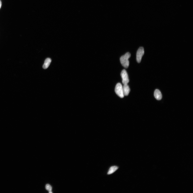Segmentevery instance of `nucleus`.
Segmentation results:
<instances>
[{
	"instance_id": "nucleus-1",
	"label": "nucleus",
	"mask_w": 193,
	"mask_h": 193,
	"mask_svg": "<svg viewBox=\"0 0 193 193\" xmlns=\"http://www.w3.org/2000/svg\"><path fill=\"white\" fill-rule=\"evenodd\" d=\"M131 57V54L129 52H127L120 58V60L122 65L126 68H128L129 65L128 59Z\"/></svg>"
},
{
	"instance_id": "nucleus-2",
	"label": "nucleus",
	"mask_w": 193,
	"mask_h": 193,
	"mask_svg": "<svg viewBox=\"0 0 193 193\" xmlns=\"http://www.w3.org/2000/svg\"><path fill=\"white\" fill-rule=\"evenodd\" d=\"M115 91L116 94L120 97L123 98L124 97L123 86L121 83H118L117 84L115 87Z\"/></svg>"
},
{
	"instance_id": "nucleus-3",
	"label": "nucleus",
	"mask_w": 193,
	"mask_h": 193,
	"mask_svg": "<svg viewBox=\"0 0 193 193\" xmlns=\"http://www.w3.org/2000/svg\"><path fill=\"white\" fill-rule=\"evenodd\" d=\"M121 76L122 79V81L124 85H127L129 82V80L127 72L125 69H123L121 73Z\"/></svg>"
},
{
	"instance_id": "nucleus-4",
	"label": "nucleus",
	"mask_w": 193,
	"mask_h": 193,
	"mask_svg": "<svg viewBox=\"0 0 193 193\" xmlns=\"http://www.w3.org/2000/svg\"><path fill=\"white\" fill-rule=\"evenodd\" d=\"M144 54V49L143 47H140L136 53V60L138 63L141 62L142 58Z\"/></svg>"
},
{
	"instance_id": "nucleus-5",
	"label": "nucleus",
	"mask_w": 193,
	"mask_h": 193,
	"mask_svg": "<svg viewBox=\"0 0 193 193\" xmlns=\"http://www.w3.org/2000/svg\"><path fill=\"white\" fill-rule=\"evenodd\" d=\"M123 89L124 96H128L130 91V89L128 84L124 85L123 86Z\"/></svg>"
},
{
	"instance_id": "nucleus-6",
	"label": "nucleus",
	"mask_w": 193,
	"mask_h": 193,
	"mask_svg": "<svg viewBox=\"0 0 193 193\" xmlns=\"http://www.w3.org/2000/svg\"><path fill=\"white\" fill-rule=\"evenodd\" d=\"M155 98L158 100H160L162 98V95L161 92L158 89H156L154 93Z\"/></svg>"
},
{
	"instance_id": "nucleus-7",
	"label": "nucleus",
	"mask_w": 193,
	"mask_h": 193,
	"mask_svg": "<svg viewBox=\"0 0 193 193\" xmlns=\"http://www.w3.org/2000/svg\"><path fill=\"white\" fill-rule=\"evenodd\" d=\"M51 62V58H47L46 59L43 66V68L44 69H47L48 68Z\"/></svg>"
},
{
	"instance_id": "nucleus-8",
	"label": "nucleus",
	"mask_w": 193,
	"mask_h": 193,
	"mask_svg": "<svg viewBox=\"0 0 193 193\" xmlns=\"http://www.w3.org/2000/svg\"><path fill=\"white\" fill-rule=\"evenodd\" d=\"M118 169V167L116 166H113L110 168L108 170V175L112 174L113 173L115 172Z\"/></svg>"
},
{
	"instance_id": "nucleus-9",
	"label": "nucleus",
	"mask_w": 193,
	"mask_h": 193,
	"mask_svg": "<svg viewBox=\"0 0 193 193\" xmlns=\"http://www.w3.org/2000/svg\"><path fill=\"white\" fill-rule=\"evenodd\" d=\"M45 187L46 190L49 191H52V187L50 184H47L46 185Z\"/></svg>"
},
{
	"instance_id": "nucleus-10",
	"label": "nucleus",
	"mask_w": 193,
	"mask_h": 193,
	"mask_svg": "<svg viewBox=\"0 0 193 193\" xmlns=\"http://www.w3.org/2000/svg\"><path fill=\"white\" fill-rule=\"evenodd\" d=\"M1 5H2L1 2L0 1V8L1 7Z\"/></svg>"
},
{
	"instance_id": "nucleus-11",
	"label": "nucleus",
	"mask_w": 193,
	"mask_h": 193,
	"mask_svg": "<svg viewBox=\"0 0 193 193\" xmlns=\"http://www.w3.org/2000/svg\"><path fill=\"white\" fill-rule=\"evenodd\" d=\"M49 193H52V191H49Z\"/></svg>"
}]
</instances>
